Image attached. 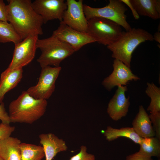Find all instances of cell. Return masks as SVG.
I'll return each mask as SVG.
<instances>
[{
    "label": "cell",
    "mask_w": 160,
    "mask_h": 160,
    "mask_svg": "<svg viewBox=\"0 0 160 160\" xmlns=\"http://www.w3.org/2000/svg\"><path fill=\"white\" fill-rule=\"evenodd\" d=\"M61 70L60 66L41 68L37 84L28 88L27 92L36 99H48L55 91V81Z\"/></svg>",
    "instance_id": "cell-7"
},
{
    "label": "cell",
    "mask_w": 160,
    "mask_h": 160,
    "mask_svg": "<svg viewBox=\"0 0 160 160\" xmlns=\"http://www.w3.org/2000/svg\"><path fill=\"white\" fill-rule=\"evenodd\" d=\"M126 160H152L151 157L146 156L139 151L127 156Z\"/></svg>",
    "instance_id": "cell-28"
},
{
    "label": "cell",
    "mask_w": 160,
    "mask_h": 160,
    "mask_svg": "<svg viewBox=\"0 0 160 160\" xmlns=\"http://www.w3.org/2000/svg\"><path fill=\"white\" fill-rule=\"evenodd\" d=\"M0 160H3L0 157Z\"/></svg>",
    "instance_id": "cell-33"
},
{
    "label": "cell",
    "mask_w": 160,
    "mask_h": 160,
    "mask_svg": "<svg viewBox=\"0 0 160 160\" xmlns=\"http://www.w3.org/2000/svg\"><path fill=\"white\" fill-rule=\"evenodd\" d=\"M121 26L112 20L95 17L88 20L87 33L95 42L105 46L116 41L121 36Z\"/></svg>",
    "instance_id": "cell-5"
},
{
    "label": "cell",
    "mask_w": 160,
    "mask_h": 160,
    "mask_svg": "<svg viewBox=\"0 0 160 160\" xmlns=\"http://www.w3.org/2000/svg\"><path fill=\"white\" fill-rule=\"evenodd\" d=\"M66 2L67 8L61 22L74 29L87 33L88 20L84 12L83 0H67Z\"/></svg>",
    "instance_id": "cell-9"
},
{
    "label": "cell",
    "mask_w": 160,
    "mask_h": 160,
    "mask_svg": "<svg viewBox=\"0 0 160 160\" xmlns=\"http://www.w3.org/2000/svg\"><path fill=\"white\" fill-rule=\"evenodd\" d=\"M37 35L30 36L15 45L12 60L7 68H23L33 60L37 48Z\"/></svg>",
    "instance_id": "cell-8"
},
{
    "label": "cell",
    "mask_w": 160,
    "mask_h": 160,
    "mask_svg": "<svg viewBox=\"0 0 160 160\" xmlns=\"http://www.w3.org/2000/svg\"><path fill=\"white\" fill-rule=\"evenodd\" d=\"M155 6L158 13L160 15V1L155 0Z\"/></svg>",
    "instance_id": "cell-32"
},
{
    "label": "cell",
    "mask_w": 160,
    "mask_h": 160,
    "mask_svg": "<svg viewBox=\"0 0 160 160\" xmlns=\"http://www.w3.org/2000/svg\"><path fill=\"white\" fill-rule=\"evenodd\" d=\"M103 134L106 140L108 141L122 137L129 138L135 143L139 145L143 139L136 133L132 127H122L118 129L108 126L104 131Z\"/></svg>",
    "instance_id": "cell-18"
},
{
    "label": "cell",
    "mask_w": 160,
    "mask_h": 160,
    "mask_svg": "<svg viewBox=\"0 0 160 160\" xmlns=\"http://www.w3.org/2000/svg\"><path fill=\"white\" fill-rule=\"evenodd\" d=\"M0 21L8 22L6 5L2 0H0Z\"/></svg>",
    "instance_id": "cell-29"
},
{
    "label": "cell",
    "mask_w": 160,
    "mask_h": 160,
    "mask_svg": "<svg viewBox=\"0 0 160 160\" xmlns=\"http://www.w3.org/2000/svg\"><path fill=\"white\" fill-rule=\"evenodd\" d=\"M132 125L135 131L142 138L155 135L149 115L143 105L139 106L138 112L132 121Z\"/></svg>",
    "instance_id": "cell-15"
},
{
    "label": "cell",
    "mask_w": 160,
    "mask_h": 160,
    "mask_svg": "<svg viewBox=\"0 0 160 160\" xmlns=\"http://www.w3.org/2000/svg\"><path fill=\"white\" fill-rule=\"evenodd\" d=\"M84 12L88 20L95 17L108 19L116 23L128 31L132 28L127 21L125 13L127 10L120 0H110L108 4L103 7L94 8L84 4Z\"/></svg>",
    "instance_id": "cell-6"
},
{
    "label": "cell",
    "mask_w": 160,
    "mask_h": 160,
    "mask_svg": "<svg viewBox=\"0 0 160 160\" xmlns=\"http://www.w3.org/2000/svg\"><path fill=\"white\" fill-rule=\"evenodd\" d=\"M39 137L44 152L46 160H52L58 153L67 149L65 142L53 134H41Z\"/></svg>",
    "instance_id": "cell-14"
},
{
    "label": "cell",
    "mask_w": 160,
    "mask_h": 160,
    "mask_svg": "<svg viewBox=\"0 0 160 160\" xmlns=\"http://www.w3.org/2000/svg\"><path fill=\"white\" fill-rule=\"evenodd\" d=\"M52 35L70 45L75 52L87 44L95 42L87 33L74 29L61 21L58 28L53 31Z\"/></svg>",
    "instance_id": "cell-10"
},
{
    "label": "cell",
    "mask_w": 160,
    "mask_h": 160,
    "mask_svg": "<svg viewBox=\"0 0 160 160\" xmlns=\"http://www.w3.org/2000/svg\"><path fill=\"white\" fill-rule=\"evenodd\" d=\"M139 15L148 16L153 19L160 17L155 6V0H130Z\"/></svg>",
    "instance_id": "cell-19"
},
{
    "label": "cell",
    "mask_w": 160,
    "mask_h": 160,
    "mask_svg": "<svg viewBox=\"0 0 160 160\" xmlns=\"http://www.w3.org/2000/svg\"><path fill=\"white\" fill-rule=\"evenodd\" d=\"M127 90L126 86H119L115 93L109 101L107 112L113 120L117 121L125 116L130 105L129 97H126L125 92Z\"/></svg>",
    "instance_id": "cell-13"
},
{
    "label": "cell",
    "mask_w": 160,
    "mask_h": 160,
    "mask_svg": "<svg viewBox=\"0 0 160 160\" xmlns=\"http://www.w3.org/2000/svg\"><path fill=\"white\" fill-rule=\"evenodd\" d=\"M153 36L143 29L132 28L129 31H123L120 38L107 47L112 52L113 58L122 61L130 68L132 55L134 50L142 43L153 41Z\"/></svg>",
    "instance_id": "cell-3"
},
{
    "label": "cell",
    "mask_w": 160,
    "mask_h": 160,
    "mask_svg": "<svg viewBox=\"0 0 160 160\" xmlns=\"http://www.w3.org/2000/svg\"><path fill=\"white\" fill-rule=\"evenodd\" d=\"M160 140L156 137L143 138L139 144L138 151L142 154L151 157L160 156Z\"/></svg>",
    "instance_id": "cell-21"
},
{
    "label": "cell",
    "mask_w": 160,
    "mask_h": 160,
    "mask_svg": "<svg viewBox=\"0 0 160 160\" xmlns=\"http://www.w3.org/2000/svg\"><path fill=\"white\" fill-rule=\"evenodd\" d=\"M21 141L10 136L0 140V157L3 160H21Z\"/></svg>",
    "instance_id": "cell-17"
},
{
    "label": "cell",
    "mask_w": 160,
    "mask_h": 160,
    "mask_svg": "<svg viewBox=\"0 0 160 160\" xmlns=\"http://www.w3.org/2000/svg\"><path fill=\"white\" fill-rule=\"evenodd\" d=\"M15 127L9 124L1 122L0 124V140L7 138L11 135L15 130Z\"/></svg>",
    "instance_id": "cell-26"
},
{
    "label": "cell",
    "mask_w": 160,
    "mask_h": 160,
    "mask_svg": "<svg viewBox=\"0 0 160 160\" xmlns=\"http://www.w3.org/2000/svg\"><path fill=\"white\" fill-rule=\"evenodd\" d=\"M86 146L82 145L80 147L79 152L71 157L70 160H95V156L87 152Z\"/></svg>",
    "instance_id": "cell-24"
},
{
    "label": "cell",
    "mask_w": 160,
    "mask_h": 160,
    "mask_svg": "<svg viewBox=\"0 0 160 160\" xmlns=\"http://www.w3.org/2000/svg\"></svg>",
    "instance_id": "cell-34"
},
{
    "label": "cell",
    "mask_w": 160,
    "mask_h": 160,
    "mask_svg": "<svg viewBox=\"0 0 160 160\" xmlns=\"http://www.w3.org/2000/svg\"><path fill=\"white\" fill-rule=\"evenodd\" d=\"M6 5L7 21L22 40L32 35L43 34L41 17L33 8L30 0H9Z\"/></svg>",
    "instance_id": "cell-1"
},
{
    "label": "cell",
    "mask_w": 160,
    "mask_h": 160,
    "mask_svg": "<svg viewBox=\"0 0 160 160\" xmlns=\"http://www.w3.org/2000/svg\"><path fill=\"white\" fill-rule=\"evenodd\" d=\"M36 13L42 18L44 24L55 19L62 21L63 13L67 9L64 0H35L32 3Z\"/></svg>",
    "instance_id": "cell-11"
},
{
    "label": "cell",
    "mask_w": 160,
    "mask_h": 160,
    "mask_svg": "<svg viewBox=\"0 0 160 160\" xmlns=\"http://www.w3.org/2000/svg\"><path fill=\"white\" fill-rule=\"evenodd\" d=\"M36 46L41 52L37 60L41 68L60 66L63 60L75 52L70 45L52 35L46 38L38 39Z\"/></svg>",
    "instance_id": "cell-4"
},
{
    "label": "cell",
    "mask_w": 160,
    "mask_h": 160,
    "mask_svg": "<svg viewBox=\"0 0 160 160\" xmlns=\"http://www.w3.org/2000/svg\"><path fill=\"white\" fill-rule=\"evenodd\" d=\"M47 105L46 100L35 99L23 91L9 105L11 122L32 124L44 115Z\"/></svg>",
    "instance_id": "cell-2"
},
{
    "label": "cell",
    "mask_w": 160,
    "mask_h": 160,
    "mask_svg": "<svg viewBox=\"0 0 160 160\" xmlns=\"http://www.w3.org/2000/svg\"><path fill=\"white\" fill-rule=\"evenodd\" d=\"M23 76V68L10 69L7 68L1 73L0 78V104L3 102L5 94L18 85Z\"/></svg>",
    "instance_id": "cell-16"
},
{
    "label": "cell",
    "mask_w": 160,
    "mask_h": 160,
    "mask_svg": "<svg viewBox=\"0 0 160 160\" xmlns=\"http://www.w3.org/2000/svg\"><path fill=\"white\" fill-rule=\"evenodd\" d=\"M123 3L127 5L131 9L133 15L136 20L139 18V15L131 4L130 0H120Z\"/></svg>",
    "instance_id": "cell-30"
},
{
    "label": "cell",
    "mask_w": 160,
    "mask_h": 160,
    "mask_svg": "<svg viewBox=\"0 0 160 160\" xmlns=\"http://www.w3.org/2000/svg\"><path fill=\"white\" fill-rule=\"evenodd\" d=\"M21 160H41L45 156L42 146L21 143L20 145Z\"/></svg>",
    "instance_id": "cell-20"
},
{
    "label": "cell",
    "mask_w": 160,
    "mask_h": 160,
    "mask_svg": "<svg viewBox=\"0 0 160 160\" xmlns=\"http://www.w3.org/2000/svg\"><path fill=\"white\" fill-rule=\"evenodd\" d=\"M22 40L10 23L0 21V43L12 42L15 45Z\"/></svg>",
    "instance_id": "cell-22"
},
{
    "label": "cell",
    "mask_w": 160,
    "mask_h": 160,
    "mask_svg": "<svg viewBox=\"0 0 160 160\" xmlns=\"http://www.w3.org/2000/svg\"><path fill=\"white\" fill-rule=\"evenodd\" d=\"M0 120L4 124H9L11 122L9 114L6 111L3 102L0 104Z\"/></svg>",
    "instance_id": "cell-27"
},
{
    "label": "cell",
    "mask_w": 160,
    "mask_h": 160,
    "mask_svg": "<svg viewBox=\"0 0 160 160\" xmlns=\"http://www.w3.org/2000/svg\"><path fill=\"white\" fill-rule=\"evenodd\" d=\"M153 36V39L160 43V32L159 31L156 32Z\"/></svg>",
    "instance_id": "cell-31"
},
{
    "label": "cell",
    "mask_w": 160,
    "mask_h": 160,
    "mask_svg": "<svg viewBox=\"0 0 160 160\" xmlns=\"http://www.w3.org/2000/svg\"><path fill=\"white\" fill-rule=\"evenodd\" d=\"M113 66V72L102 82V84L109 91L116 86H126L130 81L140 79L132 73L130 68L118 59H114Z\"/></svg>",
    "instance_id": "cell-12"
},
{
    "label": "cell",
    "mask_w": 160,
    "mask_h": 160,
    "mask_svg": "<svg viewBox=\"0 0 160 160\" xmlns=\"http://www.w3.org/2000/svg\"><path fill=\"white\" fill-rule=\"evenodd\" d=\"M145 92L151 101L147 108L151 113L160 112V88L153 83H147Z\"/></svg>",
    "instance_id": "cell-23"
},
{
    "label": "cell",
    "mask_w": 160,
    "mask_h": 160,
    "mask_svg": "<svg viewBox=\"0 0 160 160\" xmlns=\"http://www.w3.org/2000/svg\"><path fill=\"white\" fill-rule=\"evenodd\" d=\"M156 137L160 140V112L152 113L149 115Z\"/></svg>",
    "instance_id": "cell-25"
}]
</instances>
